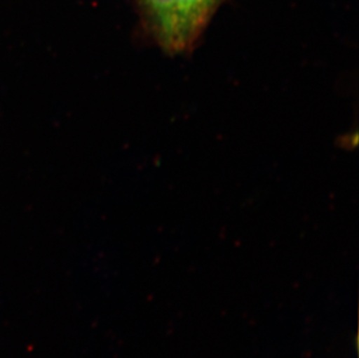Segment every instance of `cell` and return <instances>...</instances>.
Masks as SVG:
<instances>
[{"label": "cell", "instance_id": "6da1fadb", "mask_svg": "<svg viewBox=\"0 0 359 358\" xmlns=\"http://www.w3.org/2000/svg\"><path fill=\"white\" fill-rule=\"evenodd\" d=\"M154 35L165 51H187L221 0H139Z\"/></svg>", "mask_w": 359, "mask_h": 358}]
</instances>
